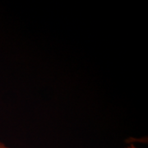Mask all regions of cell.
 <instances>
[{"mask_svg": "<svg viewBox=\"0 0 148 148\" xmlns=\"http://www.w3.org/2000/svg\"><path fill=\"white\" fill-rule=\"evenodd\" d=\"M126 148H138L135 145H133V144H131V145H129L128 147H127Z\"/></svg>", "mask_w": 148, "mask_h": 148, "instance_id": "7a4b0ae2", "label": "cell"}, {"mask_svg": "<svg viewBox=\"0 0 148 148\" xmlns=\"http://www.w3.org/2000/svg\"><path fill=\"white\" fill-rule=\"evenodd\" d=\"M0 148H8V147L6 146L5 144H3L2 142H0Z\"/></svg>", "mask_w": 148, "mask_h": 148, "instance_id": "6da1fadb", "label": "cell"}]
</instances>
